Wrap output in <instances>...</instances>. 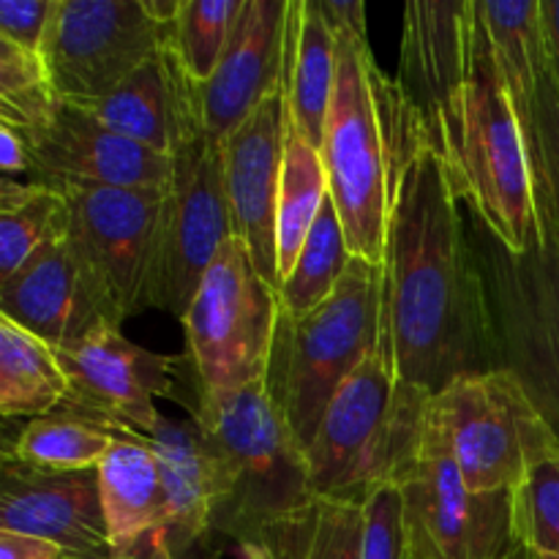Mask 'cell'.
<instances>
[{"label": "cell", "instance_id": "cell-1", "mask_svg": "<svg viewBox=\"0 0 559 559\" xmlns=\"http://www.w3.org/2000/svg\"><path fill=\"white\" fill-rule=\"evenodd\" d=\"M385 298L399 380L437 396L497 371L484 284L442 158L420 147L393 202Z\"/></svg>", "mask_w": 559, "mask_h": 559}, {"label": "cell", "instance_id": "cell-2", "mask_svg": "<svg viewBox=\"0 0 559 559\" xmlns=\"http://www.w3.org/2000/svg\"><path fill=\"white\" fill-rule=\"evenodd\" d=\"M213 462V533L235 540L243 559H306L320 500L306 451L273 409L265 382L191 409Z\"/></svg>", "mask_w": 559, "mask_h": 559}, {"label": "cell", "instance_id": "cell-3", "mask_svg": "<svg viewBox=\"0 0 559 559\" xmlns=\"http://www.w3.org/2000/svg\"><path fill=\"white\" fill-rule=\"evenodd\" d=\"M336 91L320 145L328 191L353 257L385 265L399 183L429 140L396 80L377 66L369 38L336 33Z\"/></svg>", "mask_w": 559, "mask_h": 559}, {"label": "cell", "instance_id": "cell-4", "mask_svg": "<svg viewBox=\"0 0 559 559\" xmlns=\"http://www.w3.org/2000/svg\"><path fill=\"white\" fill-rule=\"evenodd\" d=\"M385 322V265L353 257L325 304L304 317L278 309L265 393L304 451L338 388L377 349Z\"/></svg>", "mask_w": 559, "mask_h": 559}, {"label": "cell", "instance_id": "cell-5", "mask_svg": "<svg viewBox=\"0 0 559 559\" xmlns=\"http://www.w3.org/2000/svg\"><path fill=\"white\" fill-rule=\"evenodd\" d=\"M440 158L459 200H467L508 249L522 254L540 243L544 229L527 134L491 60L478 5L469 80Z\"/></svg>", "mask_w": 559, "mask_h": 559}, {"label": "cell", "instance_id": "cell-6", "mask_svg": "<svg viewBox=\"0 0 559 559\" xmlns=\"http://www.w3.org/2000/svg\"><path fill=\"white\" fill-rule=\"evenodd\" d=\"M431 396L399 380L391 314L374 353L338 388L306 451L317 500L366 506L388 486L424 429Z\"/></svg>", "mask_w": 559, "mask_h": 559}, {"label": "cell", "instance_id": "cell-7", "mask_svg": "<svg viewBox=\"0 0 559 559\" xmlns=\"http://www.w3.org/2000/svg\"><path fill=\"white\" fill-rule=\"evenodd\" d=\"M462 202L469 246L484 284L495 366L508 371L559 448V235L540 216L533 251H511Z\"/></svg>", "mask_w": 559, "mask_h": 559}, {"label": "cell", "instance_id": "cell-8", "mask_svg": "<svg viewBox=\"0 0 559 559\" xmlns=\"http://www.w3.org/2000/svg\"><path fill=\"white\" fill-rule=\"evenodd\" d=\"M418 559H513L522 544L516 491H473L453 459L431 396L418 442L391 480Z\"/></svg>", "mask_w": 559, "mask_h": 559}, {"label": "cell", "instance_id": "cell-9", "mask_svg": "<svg viewBox=\"0 0 559 559\" xmlns=\"http://www.w3.org/2000/svg\"><path fill=\"white\" fill-rule=\"evenodd\" d=\"M276 320L278 293L257 273L243 240L233 235L180 320L200 391L197 402L265 382Z\"/></svg>", "mask_w": 559, "mask_h": 559}, {"label": "cell", "instance_id": "cell-10", "mask_svg": "<svg viewBox=\"0 0 559 559\" xmlns=\"http://www.w3.org/2000/svg\"><path fill=\"white\" fill-rule=\"evenodd\" d=\"M66 200V246L82 287L109 325L145 309L153 235L167 189L52 183Z\"/></svg>", "mask_w": 559, "mask_h": 559}, {"label": "cell", "instance_id": "cell-11", "mask_svg": "<svg viewBox=\"0 0 559 559\" xmlns=\"http://www.w3.org/2000/svg\"><path fill=\"white\" fill-rule=\"evenodd\" d=\"M164 194L147 265L145 306L183 320L222 246L233 238L222 145L200 140L183 147Z\"/></svg>", "mask_w": 559, "mask_h": 559}, {"label": "cell", "instance_id": "cell-12", "mask_svg": "<svg viewBox=\"0 0 559 559\" xmlns=\"http://www.w3.org/2000/svg\"><path fill=\"white\" fill-rule=\"evenodd\" d=\"M435 409L473 491H516L530 462L557 445L519 382L502 369L456 380L437 393Z\"/></svg>", "mask_w": 559, "mask_h": 559}, {"label": "cell", "instance_id": "cell-13", "mask_svg": "<svg viewBox=\"0 0 559 559\" xmlns=\"http://www.w3.org/2000/svg\"><path fill=\"white\" fill-rule=\"evenodd\" d=\"M169 27L145 0H55L41 58L58 98L91 104L118 91L167 47Z\"/></svg>", "mask_w": 559, "mask_h": 559}, {"label": "cell", "instance_id": "cell-14", "mask_svg": "<svg viewBox=\"0 0 559 559\" xmlns=\"http://www.w3.org/2000/svg\"><path fill=\"white\" fill-rule=\"evenodd\" d=\"M69 377L60 407L107 426L118 437H151L164 415L156 399L180 396V369L189 360L158 355L129 342L115 325H98L55 349Z\"/></svg>", "mask_w": 559, "mask_h": 559}, {"label": "cell", "instance_id": "cell-15", "mask_svg": "<svg viewBox=\"0 0 559 559\" xmlns=\"http://www.w3.org/2000/svg\"><path fill=\"white\" fill-rule=\"evenodd\" d=\"M475 0H413L404 5L396 85L440 156L469 80Z\"/></svg>", "mask_w": 559, "mask_h": 559}, {"label": "cell", "instance_id": "cell-16", "mask_svg": "<svg viewBox=\"0 0 559 559\" xmlns=\"http://www.w3.org/2000/svg\"><path fill=\"white\" fill-rule=\"evenodd\" d=\"M289 107L282 87L271 93L227 140L222 142L233 233L243 240L257 273L278 293L276 207L287 151Z\"/></svg>", "mask_w": 559, "mask_h": 559}, {"label": "cell", "instance_id": "cell-17", "mask_svg": "<svg viewBox=\"0 0 559 559\" xmlns=\"http://www.w3.org/2000/svg\"><path fill=\"white\" fill-rule=\"evenodd\" d=\"M31 145L27 180L52 183H93L112 189H156L173 183L175 162L142 147L98 123L87 109L60 102L44 126L22 131Z\"/></svg>", "mask_w": 559, "mask_h": 559}, {"label": "cell", "instance_id": "cell-18", "mask_svg": "<svg viewBox=\"0 0 559 559\" xmlns=\"http://www.w3.org/2000/svg\"><path fill=\"white\" fill-rule=\"evenodd\" d=\"M0 530L52 540L76 559L118 557L96 469L52 473L0 459Z\"/></svg>", "mask_w": 559, "mask_h": 559}, {"label": "cell", "instance_id": "cell-19", "mask_svg": "<svg viewBox=\"0 0 559 559\" xmlns=\"http://www.w3.org/2000/svg\"><path fill=\"white\" fill-rule=\"evenodd\" d=\"M289 0H243L216 74L200 85L202 120L222 145L284 82Z\"/></svg>", "mask_w": 559, "mask_h": 559}, {"label": "cell", "instance_id": "cell-20", "mask_svg": "<svg viewBox=\"0 0 559 559\" xmlns=\"http://www.w3.org/2000/svg\"><path fill=\"white\" fill-rule=\"evenodd\" d=\"M76 107L87 109L115 134L169 158L194 142L211 140L202 120L200 82L186 74L169 47L134 71L118 91Z\"/></svg>", "mask_w": 559, "mask_h": 559}, {"label": "cell", "instance_id": "cell-21", "mask_svg": "<svg viewBox=\"0 0 559 559\" xmlns=\"http://www.w3.org/2000/svg\"><path fill=\"white\" fill-rule=\"evenodd\" d=\"M0 317L63 347L93 328L109 325L82 287L80 271L66 238L44 243L11 278L0 282Z\"/></svg>", "mask_w": 559, "mask_h": 559}, {"label": "cell", "instance_id": "cell-22", "mask_svg": "<svg viewBox=\"0 0 559 559\" xmlns=\"http://www.w3.org/2000/svg\"><path fill=\"white\" fill-rule=\"evenodd\" d=\"M336 31L320 0H289L287 49H284V93L289 123L298 136L320 151L328 109L336 91Z\"/></svg>", "mask_w": 559, "mask_h": 559}, {"label": "cell", "instance_id": "cell-23", "mask_svg": "<svg viewBox=\"0 0 559 559\" xmlns=\"http://www.w3.org/2000/svg\"><path fill=\"white\" fill-rule=\"evenodd\" d=\"M153 453L162 467L164 500H167V544L175 559L194 549L213 533L216 480L202 431L194 420L173 424L162 418L151 437Z\"/></svg>", "mask_w": 559, "mask_h": 559}, {"label": "cell", "instance_id": "cell-24", "mask_svg": "<svg viewBox=\"0 0 559 559\" xmlns=\"http://www.w3.org/2000/svg\"><path fill=\"white\" fill-rule=\"evenodd\" d=\"M109 540L118 555H136L145 540L167 533L162 467L145 437H118L96 467Z\"/></svg>", "mask_w": 559, "mask_h": 559}, {"label": "cell", "instance_id": "cell-25", "mask_svg": "<svg viewBox=\"0 0 559 559\" xmlns=\"http://www.w3.org/2000/svg\"><path fill=\"white\" fill-rule=\"evenodd\" d=\"M491 60L519 115L533 102L549 52H546L540 0H475Z\"/></svg>", "mask_w": 559, "mask_h": 559}, {"label": "cell", "instance_id": "cell-26", "mask_svg": "<svg viewBox=\"0 0 559 559\" xmlns=\"http://www.w3.org/2000/svg\"><path fill=\"white\" fill-rule=\"evenodd\" d=\"M69 396V377L44 338L0 317V415L36 420Z\"/></svg>", "mask_w": 559, "mask_h": 559}, {"label": "cell", "instance_id": "cell-27", "mask_svg": "<svg viewBox=\"0 0 559 559\" xmlns=\"http://www.w3.org/2000/svg\"><path fill=\"white\" fill-rule=\"evenodd\" d=\"M115 442L118 435L107 426L58 407L44 418L20 426V431L5 440L0 459H14L52 473H85L102 464Z\"/></svg>", "mask_w": 559, "mask_h": 559}, {"label": "cell", "instance_id": "cell-28", "mask_svg": "<svg viewBox=\"0 0 559 559\" xmlns=\"http://www.w3.org/2000/svg\"><path fill=\"white\" fill-rule=\"evenodd\" d=\"M328 194L331 191H328V173L322 153L311 142H306L304 136L289 131L276 207V251L278 278L282 282L293 271Z\"/></svg>", "mask_w": 559, "mask_h": 559}, {"label": "cell", "instance_id": "cell-29", "mask_svg": "<svg viewBox=\"0 0 559 559\" xmlns=\"http://www.w3.org/2000/svg\"><path fill=\"white\" fill-rule=\"evenodd\" d=\"M66 235V200L52 186L3 178L0 183V282L14 276L44 243Z\"/></svg>", "mask_w": 559, "mask_h": 559}, {"label": "cell", "instance_id": "cell-30", "mask_svg": "<svg viewBox=\"0 0 559 559\" xmlns=\"http://www.w3.org/2000/svg\"><path fill=\"white\" fill-rule=\"evenodd\" d=\"M349 262H353V251L347 246L336 205L328 194L293 271L284 276L282 289H278V309L289 317H304L314 311L331 298L347 273Z\"/></svg>", "mask_w": 559, "mask_h": 559}, {"label": "cell", "instance_id": "cell-31", "mask_svg": "<svg viewBox=\"0 0 559 559\" xmlns=\"http://www.w3.org/2000/svg\"><path fill=\"white\" fill-rule=\"evenodd\" d=\"M243 0H183L173 27H169L167 47L194 82H207L218 69L235 20H238Z\"/></svg>", "mask_w": 559, "mask_h": 559}, {"label": "cell", "instance_id": "cell-32", "mask_svg": "<svg viewBox=\"0 0 559 559\" xmlns=\"http://www.w3.org/2000/svg\"><path fill=\"white\" fill-rule=\"evenodd\" d=\"M60 107L44 58L0 38V123L33 131Z\"/></svg>", "mask_w": 559, "mask_h": 559}, {"label": "cell", "instance_id": "cell-33", "mask_svg": "<svg viewBox=\"0 0 559 559\" xmlns=\"http://www.w3.org/2000/svg\"><path fill=\"white\" fill-rule=\"evenodd\" d=\"M533 158L538 211L559 235V82L546 66L533 102L522 115Z\"/></svg>", "mask_w": 559, "mask_h": 559}, {"label": "cell", "instance_id": "cell-34", "mask_svg": "<svg viewBox=\"0 0 559 559\" xmlns=\"http://www.w3.org/2000/svg\"><path fill=\"white\" fill-rule=\"evenodd\" d=\"M522 544L533 555H559V448H546L530 462L516 489Z\"/></svg>", "mask_w": 559, "mask_h": 559}, {"label": "cell", "instance_id": "cell-35", "mask_svg": "<svg viewBox=\"0 0 559 559\" xmlns=\"http://www.w3.org/2000/svg\"><path fill=\"white\" fill-rule=\"evenodd\" d=\"M364 559H418L409 546L402 495L382 486L364 506Z\"/></svg>", "mask_w": 559, "mask_h": 559}, {"label": "cell", "instance_id": "cell-36", "mask_svg": "<svg viewBox=\"0 0 559 559\" xmlns=\"http://www.w3.org/2000/svg\"><path fill=\"white\" fill-rule=\"evenodd\" d=\"M309 559H364V506L320 500Z\"/></svg>", "mask_w": 559, "mask_h": 559}, {"label": "cell", "instance_id": "cell-37", "mask_svg": "<svg viewBox=\"0 0 559 559\" xmlns=\"http://www.w3.org/2000/svg\"><path fill=\"white\" fill-rule=\"evenodd\" d=\"M55 0H0V38L41 55Z\"/></svg>", "mask_w": 559, "mask_h": 559}, {"label": "cell", "instance_id": "cell-38", "mask_svg": "<svg viewBox=\"0 0 559 559\" xmlns=\"http://www.w3.org/2000/svg\"><path fill=\"white\" fill-rule=\"evenodd\" d=\"M0 559H69V555L52 540L0 530Z\"/></svg>", "mask_w": 559, "mask_h": 559}, {"label": "cell", "instance_id": "cell-39", "mask_svg": "<svg viewBox=\"0 0 559 559\" xmlns=\"http://www.w3.org/2000/svg\"><path fill=\"white\" fill-rule=\"evenodd\" d=\"M31 145L27 136L14 126L0 123V169L3 178H16V175H31Z\"/></svg>", "mask_w": 559, "mask_h": 559}, {"label": "cell", "instance_id": "cell-40", "mask_svg": "<svg viewBox=\"0 0 559 559\" xmlns=\"http://www.w3.org/2000/svg\"><path fill=\"white\" fill-rule=\"evenodd\" d=\"M328 22L336 33H353V36H366V5L360 0H320Z\"/></svg>", "mask_w": 559, "mask_h": 559}, {"label": "cell", "instance_id": "cell-41", "mask_svg": "<svg viewBox=\"0 0 559 559\" xmlns=\"http://www.w3.org/2000/svg\"><path fill=\"white\" fill-rule=\"evenodd\" d=\"M544 5L546 27V52H549V69L559 82V0H540Z\"/></svg>", "mask_w": 559, "mask_h": 559}, {"label": "cell", "instance_id": "cell-42", "mask_svg": "<svg viewBox=\"0 0 559 559\" xmlns=\"http://www.w3.org/2000/svg\"><path fill=\"white\" fill-rule=\"evenodd\" d=\"M147 546H151V555H153V559H175V555H173V549H169V544H167V533H156L153 535L151 540H147Z\"/></svg>", "mask_w": 559, "mask_h": 559}, {"label": "cell", "instance_id": "cell-43", "mask_svg": "<svg viewBox=\"0 0 559 559\" xmlns=\"http://www.w3.org/2000/svg\"><path fill=\"white\" fill-rule=\"evenodd\" d=\"M69 559H76V557H69ZM112 559H142V555H140V551H136V555H118V557H112ZM151 559H153V555H151Z\"/></svg>", "mask_w": 559, "mask_h": 559}, {"label": "cell", "instance_id": "cell-44", "mask_svg": "<svg viewBox=\"0 0 559 559\" xmlns=\"http://www.w3.org/2000/svg\"><path fill=\"white\" fill-rule=\"evenodd\" d=\"M530 559H559V555H533V551H530Z\"/></svg>", "mask_w": 559, "mask_h": 559}, {"label": "cell", "instance_id": "cell-45", "mask_svg": "<svg viewBox=\"0 0 559 559\" xmlns=\"http://www.w3.org/2000/svg\"><path fill=\"white\" fill-rule=\"evenodd\" d=\"M306 559H309V557H306Z\"/></svg>", "mask_w": 559, "mask_h": 559}]
</instances>
